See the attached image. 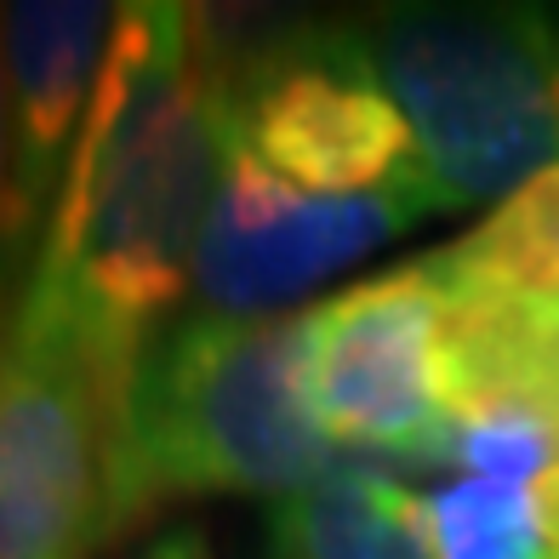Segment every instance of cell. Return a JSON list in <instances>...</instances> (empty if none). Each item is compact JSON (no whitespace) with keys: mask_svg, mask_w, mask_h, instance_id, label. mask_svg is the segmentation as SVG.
<instances>
[{"mask_svg":"<svg viewBox=\"0 0 559 559\" xmlns=\"http://www.w3.org/2000/svg\"><path fill=\"white\" fill-rule=\"evenodd\" d=\"M223 143L212 17L177 0H132L46 240L17 286L23 320L69 343L92 371L115 445L148 348L194 286Z\"/></svg>","mask_w":559,"mask_h":559,"instance_id":"obj_1","label":"cell"},{"mask_svg":"<svg viewBox=\"0 0 559 559\" xmlns=\"http://www.w3.org/2000/svg\"><path fill=\"white\" fill-rule=\"evenodd\" d=\"M337 451L302 389V314H177L138 371L115 445V531L166 502L274 497L320 486Z\"/></svg>","mask_w":559,"mask_h":559,"instance_id":"obj_2","label":"cell"},{"mask_svg":"<svg viewBox=\"0 0 559 559\" xmlns=\"http://www.w3.org/2000/svg\"><path fill=\"white\" fill-rule=\"evenodd\" d=\"M360 40L445 212L559 171V7H383Z\"/></svg>","mask_w":559,"mask_h":559,"instance_id":"obj_3","label":"cell"},{"mask_svg":"<svg viewBox=\"0 0 559 559\" xmlns=\"http://www.w3.org/2000/svg\"><path fill=\"white\" fill-rule=\"evenodd\" d=\"M212 40L223 126L258 166L309 194L435 189L417 132L377 74L360 23L292 17L246 40L212 23Z\"/></svg>","mask_w":559,"mask_h":559,"instance_id":"obj_4","label":"cell"},{"mask_svg":"<svg viewBox=\"0 0 559 559\" xmlns=\"http://www.w3.org/2000/svg\"><path fill=\"white\" fill-rule=\"evenodd\" d=\"M302 389L337 451L377 468H445L456 377L435 258L302 309Z\"/></svg>","mask_w":559,"mask_h":559,"instance_id":"obj_5","label":"cell"},{"mask_svg":"<svg viewBox=\"0 0 559 559\" xmlns=\"http://www.w3.org/2000/svg\"><path fill=\"white\" fill-rule=\"evenodd\" d=\"M0 263V559H92L115 531V423L81 354L23 320Z\"/></svg>","mask_w":559,"mask_h":559,"instance_id":"obj_6","label":"cell"},{"mask_svg":"<svg viewBox=\"0 0 559 559\" xmlns=\"http://www.w3.org/2000/svg\"><path fill=\"white\" fill-rule=\"evenodd\" d=\"M440 189H383V194H309L258 166L228 138L206 223L194 240V302L200 314L274 320L320 292L377 246L400 240L423 217H440Z\"/></svg>","mask_w":559,"mask_h":559,"instance_id":"obj_7","label":"cell"},{"mask_svg":"<svg viewBox=\"0 0 559 559\" xmlns=\"http://www.w3.org/2000/svg\"><path fill=\"white\" fill-rule=\"evenodd\" d=\"M126 7L109 0H17L0 7V63L12 97L17 155V251H29L40 217H52L92 97L104 86Z\"/></svg>","mask_w":559,"mask_h":559,"instance_id":"obj_8","label":"cell"},{"mask_svg":"<svg viewBox=\"0 0 559 559\" xmlns=\"http://www.w3.org/2000/svg\"><path fill=\"white\" fill-rule=\"evenodd\" d=\"M263 559H435L423 491L394 479V468L354 463L269 508Z\"/></svg>","mask_w":559,"mask_h":559,"instance_id":"obj_9","label":"cell"},{"mask_svg":"<svg viewBox=\"0 0 559 559\" xmlns=\"http://www.w3.org/2000/svg\"><path fill=\"white\" fill-rule=\"evenodd\" d=\"M423 537L435 559H559V468L514 479H445L423 491Z\"/></svg>","mask_w":559,"mask_h":559,"instance_id":"obj_10","label":"cell"},{"mask_svg":"<svg viewBox=\"0 0 559 559\" xmlns=\"http://www.w3.org/2000/svg\"><path fill=\"white\" fill-rule=\"evenodd\" d=\"M17 251V155H12V97H7V63H0V263L12 269Z\"/></svg>","mask_w":559,"mask_h":559,"instance_id":"obj_11","label":"cell"},{"mask_svg":"<svg viewBox=\"0 0 559 559\" xmlns=\"http://www.w3.org/2000/svg\"><path fill=\"white\" fill-rule=\"evenodd\" d=\"M132 559H217V554H212V543H206V531L171 525V531H160V537H148Z\"/></svg>","mask_w":559,"mask_h":559,"instance_id":"obj_12","label":"cell"}]
</instances>
